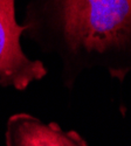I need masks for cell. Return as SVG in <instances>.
<instances>
[{
	"mask_svg": "<svg viewBox=\"0 0 131 146\" xmlns=\"http://www.w3.org/2000/svg\"><path fill=\"white\" fill-rule=\"evenodd\" d=\"M21 25L26 39L57 58L68 90L96 68L120 83L131 74V0H29Z\"/></svg>",
	"mask_w": 131,
	"mask_h": 146,
	"instance_id": "cell-1",
	"label": "cell"
},
{
	"mask_svg": "<svg viewBox=\"0 0 131 146\" xmlns=\"http://www.w3.org/2000/svg\"><path fill=\"white\" fill-rule=\"evenodd\" d=\"M15 1L0 0V87L25 91L48 70L42 61L29 58L22 49L25 27L17 21Z\"/></svg>",
	"mask_w": 131,
	"mask_h": 146,
	"instance_id": "cell-2",
	"label": "cell"
},
{
	"mask_svg": "<svg viewBox=\"0 0 131 146\" xmlns=\"http://www.w3.org/2000/svg\"><path fill=\"white\" fill-rule=\"evenodd\" d=\"M6 146H89L78 132L65 131L57 123L46 124L26 112L12 115L6 124Z\"/></svg>",
	"mask_w": 131,
	"mask_h": 146,
	"instance_id": "cell-3",
	"label": "cell"
}]
</instances>
